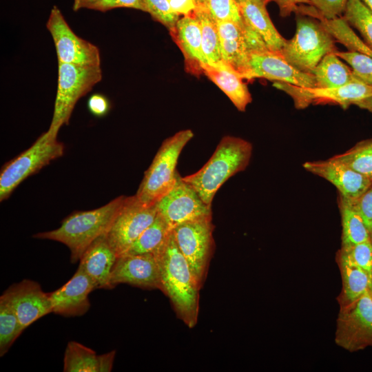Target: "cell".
Here are the masks:
<instances>
[{
  "label": "cell",
  "instance_id": "cell-1",
  "mask_svg": "<svg viewBox=\"0 0 372 372\" xmlns=\"http://www.w3.org/2000/svg\"><path fill=\"white\" fill-rule=\"evenodd\" d=\"M154 254L159 267L161 290L170 298L179 318L193 327L197 322L200 287L178 248L173 229Z\"/></svg>",
  "mask_w": 372,
  "mask_h": 372
},
{
  "label": "cell",
  "instance_id": "cell-2",
  "mask_svg": "<svg viewBox=\"0 0 372 372\" xmlns=\"http://www.w3.org/2000/svg\"><path fill=\"white\" fill-rule=\"evenodd\" d=\"M125 198V196H118L101 207L75 211L64 218L57 229L33 236L65 245L71 253V262L76 263L95 240L106 234Z\"/></svg>",
  "mask_w": 372,
  "mask_h": 372
},
{
  "label": "cell",
  "instance_id": "cell-3",
  "mask_svg": "<svg viewBox=\"0 0 372 372\" xmlns=\"http://www.w3.org/2000/svg\"><path fill=\"white\" fill-rule=\"evenodd\" d=\"M252 150L251 143L243 138L224 136L202 168L183 179L195 189L207 205L211 206L220 187L230 177L247 167Z\"/></svg>",
  "mask_w": 372,
  "mask_h": 372
},
{
  "label": "cell",
  "instance_id": "cell-4",
  "mask_svg": "<svg viewBox=\"0 0 372 372\" xmlns=\"http://www.w3.org/2000/svg\"><path fill=\"white\" fill-rule=\"evenodd\" d=\"M296 14V32L291 39L287 40L280 53L297 69L312 74L326 54L336 51L335 40L320 19Z\"/></svg>",
  "mask_w": 372,
  "mask_h": 372
},
{
  "label": "cell",
  "instance_id": "cell-5",
  "mask_svg": "<svg viewBox=\"0 0 372 372\" xmlns=\"http://www.w3.org/2000/svg\"><path fill=\"white\" fill-rule=\"evenodd\" d=\"M193 136L191 130H184L163 142L135 194L140 202L155 205L174 187L179 175L176 171L178 159Z\"/></svg>",
  "mask_w": 372,
  "mask_h": 372
},
{
  "label": "cell",
  "instance_id": "cell-6",
  "mask_svg": "<svg viewBox=\"0 0 372 372\" xmlns=\"http://www.w3.org/2000/svg\"><path fill=\"white\" fill-rule=\"evenodd\" d=\"M58 84L52 121L47 132L56 138L60 128L69 123L77 101L103 78L101 65L58 62Z\"/></svg>",
  "mask_w": 372,
  "mask_h": 372
},
{
  "label": "cell",
  "instance_id": "cell-7",
  "mask_svg": "<svg viewBox=\"0 0 372 372\" xmlns=\"http://www.w3.org/2000/svg\"><path fill=\"white\" fill-rule=\"evenodd\" d=\"M64 145L47 132L28 149L3 165L0 173V201L8 198L27 177L63 156Z\"/></svg>",
  "mask_w": 372,
  "mask_h": 372
},
{
  "label": "cell",
  "instance_id": "cell-8",
  "mask_svg": "<svg viewBox=\"0 0 372 372\" xmlns=\"http://www.w3.org/2000/svg\"><path fill=\"white\" fill-rule=\"evenodd\" d=\"M335 342L350 352L372 347V291L340 306Z\"/></svg>",
  "mask_w": 372,
  "mask_h": 372
},
{
  "label": "cell",
  "instance_id": "cell-9",
  "mask_svg": "<svg viewBox=\"0 0 372 372\" xmlns=\"http://www.w3.org/2000/svg\"><path fill=\"white\" fill-rule=\"evenodd\" d=\"M212 217L184 223L173 229L176 243L201 287L213 248Z\"/></svg>",
  "mask_w": 372,
  "mask_h": 372
},
{
  "label": "cell",
  "instance_id": "cell-10",
  "mask_svg": "<svg viewBox=\"0 0 372 372\" xmlns=\"http://www.w3.org/2000/svg\"><path fill=\"white\" fill-rule=\"evenodd\" d=\"M155 205H146L134 196L126 197L105 237L118 256L123 255L155 220Z\"/></svg>",
  "mask_w": 372,
  "mask_h": 372
},
{
  "label": "cell",
  "instance_id": "cell-11",
  "mask_svg": "<svg viewBox=\"0 0 372 372\" xmlns=\"http://www.w3.org/2000/svg\"><path fill=\"white\" fill-rule=\"evenodd\" d=\"M273 86L289 95L297 109H304L311 104H335L347 109L372 97V86L361 81L326 88L302 87L282 82H274Z\"/></svg>",
  "mask_w": 372,
  "mask_h": 372
},
{
  "label": "cell",
  "instance_id": "cell-12",
  "mask_svg": "<svg viewBox=\"0 0 372 372\" xmlns=\"http://www.w3.org/2000/svg\"><path fill=\"white\" fill-rule=\"evenodd\" d=\"M46 28L53 39L58 62L101 65V54L98 47L78 37L56 6L51 9Z\"/></svg>",
  "mask_w": 372,
  "mask_h": 372
},
{
  "label": "cell",
  "instance_id": "cell-13",
  "mask_svg": "<svg viewBox=\"0 0 372 372\" xmlns=\"http://www.w3.org/2000/svg\"><path fill=\"white\" fill-rule=\"evenodd\" d=\"M156 206L172 229L184 223L212 217L211 206L207 205L180 174L174 187Z\"/></svg>",
  "mask_w": 372,
  "mask_h": 372
},
{
  "label": "cell",
  "instance_id": "cell-14",
  "mask_svg": "<svg viewBox=\"0 0 372 372\" xmlns=\"http://www.w3.org/2000/svg\"><path fill=\"white\" fill-rule=\"evenodd\" d=\"M3 297L17 315L25 330L39 318L52 313L48 293L36 281L25 279L10 285Z\"/></svg>",
  "mask_w": 372,
  "mask_h": 372
},
{
  "label": "cell",
  "instance_id": "cell-15",
  "mask_svg": "<svg viewBox=\"0 0 372 372\" xmlns=\"http://www.w3.org/2000/svg\"><path fill=\"white\" fill-rule=\"evenodd\" d=\"M262 78L302 87H315L313 74L302 72L290 64L278 52L267 50L251 53L249 72L245 79Z\"/></svg>",
  "mask_w": 372,
  "mask_h": 372
},
{
  "label": "cell",
  "instance_id": "cell-16",
  "mask_svg": "<svg viewBox=\"0 0 372 372\" xmlns=\"http://www.w3.org/2000/svg\"><path fill=\"white\" fill-rule=\"evenodd\" d=\"M121 283L161 290L160 271L154 254L149 253L118 256L112 269L110 285L113 289Z\"/></svg>",
  "mask_w": 372,
  "mask_h": 372
},
{
  "label": "cell",
  "instance_id": "cell-17",
  "mask_svg": "<svg viewBox=\"0 0 372 372\" xmlns=\"http://www.w3.org/2000/svg\"><path fill=\"white\" fill-rule=\"evenodd\" d=\"M302 166L310 173L332 183L338 189V194L348 199L359 197L372 185V178L333 156L327 160L307 161Z\"/></svg>",
  "mask_w": 372,
  "mask_h": 372
},
{
  "label": "cell",
  "instance_id": "cell-18",
  "mask_svg": "<svg viewBox=\"0 0 372 372\" xmlns=\"http://www.w3.org/2000/svg\"><path fill=\"white\" fill-rule=\"evenodd\" d=\"M96 289L93 280L79 267L65 284L48 293L52 313L65 317L85 314L91 306L88 296Z\"/></svg>",
  "mask_w": 372,
  "mask_h": 372
},
{
  "label": "cell",
  "instance_id": "cell-19",
  "mask_svg": "<svg viewBox=\"0 0 372 372\" xmlns=\"http://www.w3.org/2000/svg\"><path fill=\"white\" fill-rule=\"evenodd\" d=\"M170 35L181 50L186 70L194 75L203 73L202 65L205 63L202 50L201 29L198 19L193 13L179 19L169 30Z\"/></svg>",
  "mask_w": 372,
  "mask_h": 372
},
{
  "label": "cell",
  "instance_id": "cell-20",
  "mask_svg": "<svg viewBox=\"0 0 372 372\" xmlns=\"http://www.w3.org/2000/svg\"><path fill=\"white\" fill-rule=\"evenodd\" d=\"M116 258V254L103 235L85 251L79 267L93 280L96 289H111L110 277Z\"/></svg>",
  "mask_w": 372,
  "mask_h": 372
},
{
  "label": "cell",
  "instance_id": "cell-21",
  "mask_svg": "<svg viewBox=\"0 0 372 372\" xmlns=\"http://www.w3.org/2000/svg\"><path fill=\"white\" fill-rule=\"evenodd\" d=\"M203 73L214 83L240 112H245L252 97L240 74L223 61L203 63Z\"/></svg>",
  "mask_w": 372,
  "mask_h": 372
},
{
  "label": "cell",
  "instance_id": "cell-22",
  "mask_svg": "<svg viewBox=\"0 0 372 372\" xmlns=\"http://www.w3.org/2000/svg\"><path fill=\"white\" fill-rule=\"evenodd\" d=\"M115 351L101 355L76 341L68 342L64 353V372H110Z\"/></svg>",
  "mask_w": 372,
  "mask_h": 372
},
{
  "label": "cell",
  "instance_id": "cell-23",
  "mask_svg": "<svg viewBox=\"0 0 372 372\" xmlns=\"http://www.w3.org/2000/svg\"><path fill=\"white\" fill-rule=\"evenodd\" d=\"M245 21L262 38L267 48L280 52L286 43L285 39L272 23L266 5L254 0L237 2Z\"/></svg>",
  "mask_w": 372,
  "mask_h": 372
},
{
  "label": "cell",
  "instance_id": "cell-24",
  "mask_svg": "<svg viewBox=\"0 0 372 372\" xmlns=\"http://www.w3.org/2000/svg\"><path fill=\"white\" fill-rule=\"evenodd\" d=\"M335 261L342 278V289L337 297L340 306L372 291V273L351 263L338 251Z\"/></svg>",
  "mask_w": 372,
  "mask_h": 372
},
{
  "label": "cell",
  "instance_id": "cell-25",
  "mask_svg": "<svg viewBox=\"0 0 372 372\" xmlns=\"http://www.w3.org/2000/svg\"><path fill=\"white\" fill-rule=\"evenodd\" d=\"M335 52L326 54L313 70L312 74L316 81L315 87H334L360 81L354 75L351 67L344 63Z\"/></svg>",
  "mask_w": 372,
  "mask_h": 372
},
{
  "label": "cell",
  "instance_id": "cell-26",
  "mask_svg": "<svg viewBox=\"0 0 372 372\" xmlns=\"http://www.w3.org/2000/svg\"><path fill=\"white\" fill-rule=\"evenodd\" d=\"M338 200L342 225L341 246L371 241L368 230L350 200L338 194Z\"/></svg>",
  "mask_w": 372,
  "mask_h": 372
},
{
  "label": "cell",
  "instance_id": "cell-27",
  "mask_svg": "<svg viewBox=\"0 0 372 372\" xmlns=\"http://www.w3.org/2000/svg\"><path fill=\"white\" fill-rule=\"evenodd\" d=\"M199 21L201 29L202 50L206 63H216L221 61L220 39L216 23L211 18L205 6H197L194 12Z\"/></svg>",
  "mask_w": 372,
  "mask_h": 372
},
{
  "label": "cell",
  "instance_id": "cell-28",
  "mask_svg": "<svg viewBox=\"0 0 372 372\" xmlns=\"http://www.w3.org/2000/svg\"><path fill=\"white\" fill-rule=\"evenodd\" d=\"M172 231V229L158 213L154 222L144 230L123 255L154 254Z\"/></svg>",
  "mask_w": 372,
  "mask_h": 372
},
{
  "label": "cell",
  "instance_id": "cell-29",
  "mask_svg": "<svg viewBox=\"0 0 372 372\" xmlns=\"http://www.w3.org/2000/svg\"><path fill=\"white\" fill-rule=\"evenodd\" d=\"M342 17L360 32L372 50V11L361 0H348Z\"/></svg>",
  "mask_w": 372,
  "mask_h": 372
},
{
  "label": "cell",
  "instance_id": "cell-30",
  "mask_svg": "<svg viewBox=\"0 0 372 372\" xmlns=\"http://www.w3.org/2000/svg\"><path fill=\"white\" fill-rule=\"evenodd\" d=\"M333 157L372 178V138L360 141L347 152Z\"/></svg>",
  "mask_w": 372,
  "mask_h": 372
},
{
  "label": "cell",
  "instance_id": "cell-31",
  "mask_svg": "<svg viewBox=\"0 0 372 372\" xmlns=\"http://www.w3.org/2000/svg\"><path fill=\"white\" fill-rule=\"evenodd\" d=\"M24 331L7 301L0 297V356H3Z\"/></svg>",
  "mask_w": 372,
  "mask_h": 372
},
{
  "label": "cell",
  "instance_id": "cell-32",
  "mask_svg": "<svg viewBox=\"0 0 372 372\" xmlns=\"http://www.w3.org/2000/svg\"><path fill=\"white\" fill-rule=\"evenodd\" d=\"M335 53L352 69L356 78L372 86V57L357 51H335Z\"/></svg>",
  "mask_w": 372,
  "mask_h": 372
},
{
  "label": "cell",
  "instance_id": "cell-33",
  "mask_svg": "<svg viewBox=\"0 0 372 372\" xmlns=\"http://www.w3.org/2000/svg\"><path fill=\"white\" fill-rule=\"evenodd\" d=\"M348 0H308L307 5L311 8L301 6L300 13L316 18L333 19L342 17Z\"/></svg>",
  "mask_w": 372,
  "mask_h": 372
},
{
  "label": "cell",
  "instance_id": "cell-34",
  "mask_svg": "<svg viewBox=\"0 0 372 372\" xmlns=\"http://www.w3.org/2000/svg\"><path fill=\"white\" fill-rule=\"evenodd\" d=\"M205 7L216 22L231 21L240 25L245 24L236 0H206Z\"/></svg>",
  "mask_w": 372,
  "mask_h": 372
},
{
  "label": "cell",
  "instance_id": "cell-35",
  "mask_svg": "<svg viewBox=\"0 0 372 372\" xmlns=\"http://www.w3.org/2000/svg\"><path fill=\"white\" fill-rule=\"evenodd\" d=\"M338 252L351 263L372 273V242L371 241L349 246H341Z\"/></svg>",
  "mask_w": 372,
  "mask_h": 372
},
{
  "label": "cell",
  "instance_id": "cell-36",
  "mask_svg": "<svg viewBox=\"0 0 372 372\" xmlns=\"http://www.w3.org/2000/svg\"><path fill=\"white\" fill-rule=\"evenodd\" d=\"M146 12L155 21L161 23L169 30L173 28L179 19V15L174 13L167 0H143Z\"/></svg>",
  "mask_w": 372,
  "mask_h": 372
},
{
  "label": "cell",
  "instance_id": "cell-37",
  "mask_svg": "<svg viewBox=\"0 0 372 372\" xmlns=\"http://www.w3.org/2000/svg\"><path fill=\"white\" fill-rule=\"evenodd\" d=\"M349 200L361 216L372 242V185L359 197Z\"/></svg>",
  "mask_w": 372,
  "mask_h": 372
},
{
  "label": "cell",
  "instance_id": "cell-38",
  "mask_svg": "<svg viewBox=\"0 0 372 372\" xmlns=\"http://www.w3.org/2000/svg\"><path fill=\"white\" fill-rule=\"evenodd\" d=\"M118 8H129L146 12L143 0H103L92 10L105 12Z\"/></svg>",
  "mask_w": 372,
  "mask_h": 372
},
{
  "label": "cell",
  "instance_id": "cell-39",
  "mask_svg": "<svg viewBox=\"0 0 372 372\" xmlns=\"http://www.w3.org/2000/svg\"><path fill=\"white\" fill-rule=\"evenodd\" d=\"M87 107L93 115L101 117L108 113L110 104L104 95L94 94L88 99Z\"/></svg>",
  "mask_w": 372,
  "mask_h": 372
},
{
  "label": "cell",
  "instance_id": "cell-40",
  "mask_svg": "<svg viewBox=\"0 0 372 372\" xmlns=\"http://www.w3.org/2000/svg\"><path fill=\"white\" fill-rule=\"evenodd\" d=\"M172 10L178 15L192 14L197 8L194 0H167Z\"/></svg>",
  "mask_w": 372,
  "mask_h": 372
},
{
  "label": "cell",
  "instance_id": "cell-41",
  "mask_svg": "<svg viewBox=\"0 0 372 372\" xmlns=\"http://www.w3.org/2000/svg\"><path fill=\"white\" fill-rule=\"evenodd\" d=\"M280 10V14L286 17L291 12H295L300 6L307 4L308 0H276Z\"/></svg>",
  "mask_w": 372,
  "mask_h": 372
},
{
  "label": "cell",
  "instance_id": "cell-42",
  "mask_svg": "<svg viewBox=\"0 0 372 372\" xmlns=\"http://www.w3.org/2000/svg\"><path fill=\"white\" fill-rule=\"evenodd\" d=\"M103 0H74L73 10L77 11L79 10L86 8L92 10L93 8Z\"/></svg>",
  "mask_w": 372,
  "mask_h": 372
},
{
  "label": "cell",
  "instance_id": "cell-43",
  "mask_svg": "<svg viewBox=\"0 0 372 372\" xmlns=\"http://www.w3.org/2000/svg\"><path fill=\"white\" fill-rule=\"evenodd\" d=\"M361 109L366 110L372 113V97L363 99L355 104Z\"/></svg>",
  "mask_w": 372,
  "mask_h": 372
},
{
  "label": "cell",
  "instance_id": "cell-44",
  "mask_svg": "<svg viewBox=\"0 0 372 372\" xmlns=\"http://www.w3.org/2000/svg\"><path fill=\"white\" fill-rule=\"evenodd\" d=\"M362 53L366 54L370 56L371 57H372V50L367 45H366L363 48V49L362 50Z\"/></svg>",
  "mask_w": 372,
  "mask_h": 372
},
{
  "label": "cell",
  "instance_id": "cell-45",
  "mask_svg": "<svg viewBox=\"0 0 372 372\" xmlns=\"http://www.w3.org/2000/svg\"><path fill=\"white\" fill-rule=\"evenodd\" d=\"M372 11V0H361Z\"/></svg>",
  "mask_w": 372,
  "mask_h": 372
},
{
  "label": "cell",
  "instance_id": "cell-46",
  "mask_svg": "<svg viewBox=\"0 0 372 372\" xmlns=\"http://www.w3.org/2000/svg\"><path fill=\"white\" fill-rule=\"evenodd\" d=\"M197 6H205L206 0H194Z\"/></svg>",
  "mask_w": 372,
  "mask_h": 372
},
{
  "label": "cell",
  "instance_id": "cell-47",
  "mask_svg": "<svg viewBox=\"0 0 372 372\" xmlns=\"http://www.w3.org/2000/svg\"><path fill=\"white\" fill-rule=\"evenodd\" d=\"M236 1L237 2H238V1H242V0H236ZM254 1L264 3L265 5H267L268 3H269L271 1H276V0H254Z\"/></svg>",
  "mask_w": 372,
  "mask_h": 372
}]
</instances>
